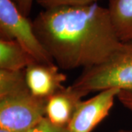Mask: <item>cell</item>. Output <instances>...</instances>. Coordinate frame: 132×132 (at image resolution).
I'll return each instance as SVG.
<instances>
[{
	"label": "cell",
	"instance_id": "cell-1",
	"mask_svg": "<svg viewBox=\"0 0 132 132\" xmlns=\"http://www.w3.org/2000/svg\"><path fill=\"white\" fill-rule=\"evenodd\" d=\"M32 24L39 40L63 70L99 65L122 44L108 9L97 3L44 9Z\"/></svg>",
	"mask_w": 132,
	"mask_h": 132
},
{
	"label": "cell",
	"instance_id": "cell-2",
	"mask_svg": "<svg viewBox=\"0 0 132 132\" xmlns=\"http://www.w3.org/2000/svg\"><path fill=\"white\" fill-rule=\"evenodd\" d=\"M46 105L31 93L24 70L0 69V127L25 132L46 117Z\"/></svg>",
	"mask_w": 132,
	"mask_h": 132
},
{
	"label": "cell",
	"instance_id": "cell-3",
	"mask_svg": "<svg viewBox=\"0 0 132 132\" xmlns=\"http://www.w3.org/2000/svg\"><path fill=\"white\" fill-rule=\"evenodd\" d=\"M72 85L89 93L112 87L132 93V41L122 42L104 63L84 69Z\"/></svg>",
	"mask_w": 132,
	"mask_h": 132
},
{
	"label": "cell",
	"instance_id": "cell-4",
	"mask_svg": "<svg viewBox=\"0 0 132 132\" xmlns=\"http://www.w3.org/2000/svg\"><path fill=\"white\" fill-rule=\"evenodd\" d=\"M0 36L1 39L17 41L36 62H54L37 37L32 21L19 10L13 0H0Z\"/></svg>",
	"mask_w": 132,
	"mask_h": 132
},
{
	"label": "cell",
	"instance_id": "cell-5",
	"mask_svg": "<svg viewBox=\"0 0 132 132\" xmlns=\"http://www.w3.org/2000/svg\"><path fill=\"white\" fill-rule=\"evenodd\" d=\"M120 90L108 88L90 98L81 101L68 125L71 132H91L109 113Z\"/></svg>",
	"mask_w": 132,
	"mask_h": 132
},
{
	"label": "cell",
	"instance_id": "cell-6",
	"mask_svg": "<svg viewBox=\"0 0 132 132\" xmlns=\"http://www.w3.org/2000/svg\"><path fill=\"white\" fill-rule=\"evenodd\" d=\"M54 63L34 62L25 68V77L28 87L35 97L47 100L58 90L63 88L67 79L65 73L59 71Z\"/></svg>",
	"mask_w": 132,
	"mask_h": 132
},
{
	"label": "cell",
	"instance_id": "cell-7",
	"mask_svg": "<svg viewBox=\"0 0 132 132\" xmlns=\"http://www.w3.org/2000/svg\"><path fill=\"white\" fill-rule=\"evenodd\" d=\"M88 94L73 85L64 87L46 100V117L57 126L68 127L79 104Z\"/></svg>",
	"mask_w": 132,
	"mask_h": 132
},
{
	"label": "cell",
	"instance_id": "cell-8",
	"mask_svg": "<svg viewBox=\"0 0 132 132\" xmlns=\"http://www.w3.org/2000/svg\"><path fill=\"white\" fill-rule=\"evenodd\" d=\"M107 9L119 40L132 41V0H109Z\"/></svg>",
	"mask_w": 132,
	"mask_h": 132
},
{
	"label": "cell",
	"instance_id": "cell-9",
	"mask_svg": "<svg viewBox=\"0 0 132 132\" xmlns=\"http://www.w3.org/2000/svg\"><path fill=\"white\" fill-rule=\"evenodd\" d=\"M35 62L32 55L13 40H0V69L21 71Z\"/></svg>",
	"mask_w": 132,
	"mask_h": 132
},
{
	"label": "cell",
	"instance_id": "cell-10",
	"mask_svg": "<svg viewBox=\"0 0 132 132\" xmlns=\"http://www.w3.org/2000/svg\"><path fill=\"white\" fill-rule=\"evenodd\" d=\"M44 9L62 6H82L97 3L99 0H35Z\"/></svg>",
	"mask_w": 132,
	"mask_h": 132
},
{
	"label": "cell",
	"instance_id": "cell-11",
	"mask_svg": "<svg viewBox=\"0 0 132 132\" xmlns=\"http://www.w3.org/2000/svg\"><path fill=\"white\" fill-rule=\"evenodd\" d=\"M25 132H71L68 127H62L52 123L46 117L43 118L38 123Z\"/></svg>",
	"mask_w": 132,
	"mask_h": 132
},
{
	"label": "cell",
	"instance_id": "cell-12",
	"mask_svg": "<svg viewBox=\"0 0 132 132\" xmlns=\"http://www.w3.org/2000/svg\"><path fill=\"white\" fill-rule=\"evenodd\" d=\"M117 98L123 104V106L132 112V93L120 90L118 93Z\"/></svg>",
	"mask_w": 132,
	"mask_h": 132
},
{
	"label": "cell",
	"instance_id": "cell-13",
	"mask_svg": "<svg viewBox=\"0 0 132 132\" xmlns=\"http://www.w3.org/2000/svg\"><path fill=\"white\" fill-rule=\"evenodd\" d=\"M13 1L14 2L15 4L17 5L19 10L25 16L28 17L32 7L34 0H13Z\"/></svg>",
	"mask_w": 132,
	"mask_h": 132
},
{
	"label": "cell",
	"instance_id": "cell-14",
	"mask_svg": "<svg viewBox=\"0 0 132 132\" xmlns=\"http://www.w3.org/2000/svg\"><path fill=\"white\" fill-rule=\"evenodd\" d=\"M0 132H17V131H14L9 130V129H7V128H5L0 127Z\"/></svg>",
	"mask_w": 132,
	"mask_h": 132
},
{
	"label": "cell",
	"instance_id": "cell-15",
	"mask_svg": "<svg viewBox=\"0 0 132 132\" xmlns=\"http://www.w3.org/2000/svg\"><path fill=\"white\" fill-rule=\"evenodd\" d=\"M116 132H132V130H120Z\"/></svg>",
	"mask_w": 132,
	"mask_h": 132
}]
</instances>
